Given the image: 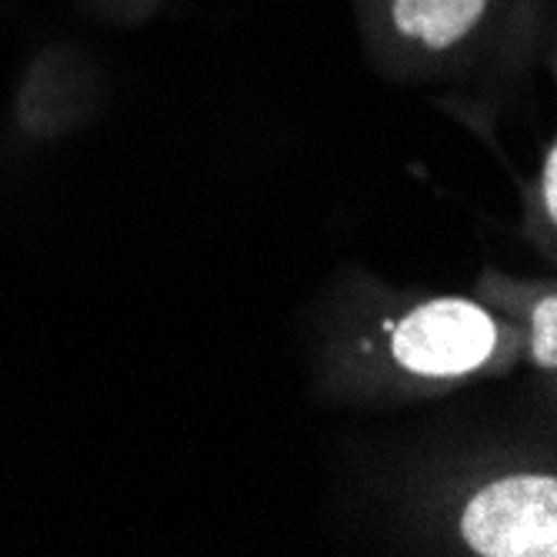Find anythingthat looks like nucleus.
I'll list each match as a JSON object with an SVG mask.
<instances>
[{
    "mask_svg": "<svg viewBox=\"0 0 557 557\" xmlns=\"http://www.w3.org/2000/svg\"><path fill=\"white\" fill-rule=\"evenodd\" d=\"M541 64L550 74L554 90H557V0H554L550 24L544 34ZM521 237L557 271V131H554L550 144L544 147V161H541L534 181L524 190Z\"/></svg>",
    "mask_w": 557,
    "mask_h": 557,
    "instance_id": "5",
    "label": "nucleus"
},
{
    "mask_svg": "<svg viewBox=\"0 0 557 557\" xmlns=\"http://www.w3.org/2000/svg\"><path fill=\"white\" fill-rule=\"evenodd\" d=\"M397 541L447 557H557V447L484 441L428 454L391 491Z\"/></svg>",
    "mask_w": 557,
    "mask_h": 557,
    "instance_id": "3",
    "label": "nucleus"
},
{
    "mask_svg": "<svg viewBox=\"0 0 557 557\" xmlns=\"http://www.w3.org/2000/svg\"><path fill=\"white\" fill-rule=\"evenodd\" d=\"M368 67L437 90L447 111L491 134L497 111L541 64L554 0H347Z\"/></svg>",
    "mask_w": 557,
    "mask_h": 557,
    "instance_id": "2",
    "label": "nucleus"
},
{
    "mask_svg": "<svg viewBox=\"0 0 557 557\" xmlns=\"http://www.w3.org/2000/svg\"><path fill=\"white\" fill-rule=\"evenodd\" d=\"M521 368V327L474 294L344 268L321 304L314 391L341 408H408Z\"/></svg>",
    "mask_w": 557,
    "mask_h": 557,
    "instance_id": "1",
    "label": "nucleus"
},
{
    "mask_svg": "<svg viewBox=\"0 0 557 557\" xmlns=\"http://www.w3.org/2000/svg\"><path fill=\"white\" fill-rule=\"evenodd\" d=\"M471 294L521 327V364L537 371L557 394V274L521 277L484 268Z\"/></svg>",
    "mask_w": 557,
    "mask_h": 557,
    "instance_id": "4",
    "label": "nucleus"
}]
</instances>
